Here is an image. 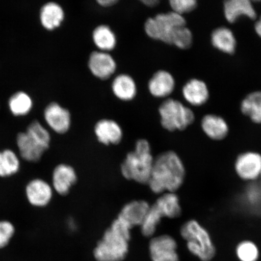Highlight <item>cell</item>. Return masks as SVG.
Listing matches in <instances>:
<instances>
[{
  "label": "cell",
  "mask_w": 261,
  "mask_h": 261,
  "mask_svg": "<svg viewBox=\"0 0 261 261\" xmlns=\"http://www.w3.org/2000/svg\"><path fill=\"white\" fill-rule=\"evenodd\" d=\"M185 176L181 159L175 152L166 151L154 159L148 185L155 194L175 193L184 185Z\"/></svg>",
  "instance_id": "6da1fadb"
},
{
  "label": "cell",
  "mask_w": 261,
  "mask_h": 261,
  "mask_svg": "<svg viewBox=\"0 0 261 261\" xmlns=\"http://www.w3.org/2000/svg\"><path fill=\"white\" fill-rule=\"evenodd\" d=\"M130 228L119 218L104 233L93 254L97 261H122L128 253Z\"/></svg>",
  "instance_id": "7a4b0ae2"
},
{
  "label": "cell",
  "mask_w": 261,
  "mask_h": 261,
  "mask_svg": "<svg viewBox=\"0 0 261 261\" xmlns=\"http://www.w3.org/2000/svg\"><path fill=\"white\" fill-rule=\"evenodd\" d=\"M154 159L151 146L145 139L136 142L135 151L128 153L121 166L124 177L141 184H148Z\"/></svg>",
  "instance_id": "3957f363"
},
{
  "label": "cell",
  "mask_w": 261,
  "mask_h": 261,
  "mask_svg": "<svg viewBox=\"0 0 261 261\" xmlns=\"http://www.w3.org/2000/svg\"><path fill=\"white\" fill-rule=\"evenodd\" d=\"M180 234L187 241L189 252L201 261H211L217 253L213 240L208 231L195 220L186 222L180 229Z\"/></svg>",
  "instance_id": "277c9868"
},
{
  "label": "cell",
  "mask_w": 261,
  "mask_h": 261,
  "mask_svg": "<svg viewBox=\"0 0 261 261\" xmlns=\"http://www.w3.org/2000/svg\"><path fill=\"white\" fill-rule=\"evenodd\" d=\"M182 212L179 198L175 193L166 192L159 198L152 205L141 226L143 236L151 237L161 223L162 218H176L180 216Z\"/></svg>",
  "instance_id": "5b68a950"
},
{
  "label": "cell",
  "mask_w": 261,
  "mask_h": 261,
  "mask_svg": "<svg viewBox=\"0 0 261 261\" xmlns=\"http://www.w3.org/2000/svg\"><path fill=\"white\" fill-rule=\"evenodd\" d=\"M187 26L184 16L173 11L161 13L145 22V31L152 40L171 45L173 34L178 28Z\"/></svg>",
  "instance_id": "8992f818"
},
{
  "label": "cell",
  "mask_w": 261,
  "mask_h": 261,
  "mask_svg": "<svg viewBox=\"0 0 261 261\" xmlns=\"http://www.w3.org/2000/svg\"><path fill=\"white\" fill-rule=\"evenodd\" d=\"M162 126L169 132L184 130L195 121V114L179 101L168 99L159 107Z\"/></svg>",
  "instance_id": "52a82bcc"
},
{
  "label": "cell",
  "mask_w": 261,
  "mask_h": 261,
  "mask_svg": "<svg viewBox=\"0 0 261 261\" xmlns=\"http://www.w3.org/2000/svg\"><path fill=\"white\" fill-rule=\"evenodd\" d=\"M234 169L238 177L242 180H256L260 176L261 154L256 151L241 153L234 162Z\"/></svg>",
  "instance_id": "ba28073f"
},
{
  "label": "cell",
  "mask_w": 261,
  "mask_h": 261,
  "mask_svg": "<svg viewBox=\"0 0 261 261\" xmlns=\"http://www.w3.org/2000/svg\"><path fill=\"white\" fill-rule=\"evenodd\" d=\"M54 192L51 184L39 178L32 179L25 188V197L29 203L38 208L46 207L50 203Z\"/></svg>",
  "instance_id": "9c48e42d"
},
{
  "label": "cell",
  "mask_w": 261,
  "mask_h": 261,
  "mask_svg": "<svg viewBox=\"0 0 261 261\" xmlns=\"http://www.w3.org/2000/svg\"><path fill=\"white\" fill-rule=\"evenodd\" d=\"M149 253L152 261H179L177 243L169 236L152 238L150 241Z\"/></svg>",
  "instance_id": "30bf717a"
},
{
  "label": "cell",
  "mask_w": 261,
  "mask_h": 261,
  "mask_svg": "<svg viewBox=\"0 0 261 261\" xmlns=\"http://www.w3.org/2000/svg\"><path fill=\"white\" fill-rule=\"evenodd\" d=\"M88 65L93 76L100 80L110 79L117 70L116 62L112 55L99 50L90 54Z\"/></svg>",
  "instance_id": "8fae6325"
},
{
  "label": "cell",
  "mask_w": 261,
  "mask_h": 261,
  "mask_svg": "<svg viewBox=\"0 0 261 261\" xmlns=\"http://www.w3.org/2000/svg\"><path fill=\"white\" fill-rule=\"evenodd\" d=\"M77 175L72 166L60 164L55 168L51 177V186L57 194L62 196L69 193L70 189L76 184Z\"/></svg>",
  "instance_id": "7c38bea8"
},
{
  "label": "cell",
  "mask_w": 261,
  "mask_h": 261,
  "mask_svg": "<svg viewBox=\"0 0 261 261\" xmlns=\"http://www.w3.org/2000/svg\"><path fill=\"white\" fill-rule=\"evenodd\" d=\"M44 117L50 128L58 134H64L71 126V115L68 110L57 103H51L45 110Z\"/></svg>",
  "instance_id": "4fadbf2b"
},
{
  "label": "cell",
  "mask_w": 261,
  "mask_h": 261,
  "mask_svg": "<svg viewBox=\"0 0 261 261\" xmlns=\"http://www.w3.org/2000/svg\"><path fill=\"white\" fill-rule=\"evenodd\" d=\"M150 205L143 200L133 201L122 208L118 217L130 229L135 226H142L149 210Z\"/></svg>",
  "instance_id": "5bb4252c"
},
{
  "label": "cell",
  "mask_w": 261,
  "mask_h": 261,
  "mask_svg": "<svg viewBox=\"0 0 261 261\" xmlns=\"http://www.w3.org/2000/svg\"><path fill=\"white\" fill-rule=\"evenodd\" d=\"M175 87L174 76L169 71L161 70L156 71L149 80L148 90L152 96L165 98L173 93Z\"/></svg>",
  "instance_id": "9a60e30c"
},
{
  "label": "cell",
  "mask_w": 261,
  "mask_h": 261,
  "mask_svg": "<svg viewBox=\"0 0 261 261\" xmlns=\"http://www.w3.org/2000/svg\"><path fill=\"white\" fill-rule=\"evenodd\" d=\"M19 156L24 161L31 163L40 161L44 152L46 151L34 139L26 132L18 134L16 138Z\"/></svg>",
  "instance_id": "2e32d148"
},
{
  "label": "cell",
  "mask_w": 261,
  "mask_h": 261,
  "mask_svg": "<svg viewBox=\"0 0 261 261\" xmlns=\"http://www.w3.org/2000/svg\"><path fill=\"white\" fill-rule=\"evenodd\" d=\"M94 133L98 140L106 145L119 144L123 138L121 127L111 119H105L98 121L94 126Z\"/></svg>",
  "instance_id": "e0dca14e"
},
{
  "label": "cell",
  "mask_w": 261,
  "mask_h": 261,
  "mask_svg": "<svg viewBox=\"0 0 261 261\" xmlns=\"http://www.w3.org/2000/svg\"><path fill=\"white\" fill-rule=\"evenodd\" d=\"M201 126L205 135L215 141L226 139L229 133V127L226 120L216 114L204 116L201 120Z\"/></svg>",
  "instance_id": "ac0fdd59"
},
{
  "label": "cell",
  "mask_w": 261,
  "mask_h": 261,
  "mask_svg": "<svg viewBox=\"0 0 261 261\" xmlns=\"http://www.w3.org/2000/svg\"><path fill=\"white\" fill-rule=\"evenodd\" d=\"M224 14L230 23H234L241 16L250 19L256 18V12L249 0H228L224 3Z\"/></svg>",
  "instance_id": "d6986e66"
},
{
  "label": "cell",
  "mask_w": 261,
  "mask_h": 261,
  "mask_svg": "<svg viewBox=\"0 0 261 261\" xmlns=\"http://www.w3.org/2000/svg\"><path fill=\"white\" fill-rule=\"evenodd\" d=\"M182 96L191 106L200 107L207 102L210 91L204 81L192 79L185 84L182 89Z\"/></svg>",
  "instance_id": "ffe728a7"
},
{
  "label": "cell",
  "mask_w": 261,
  "mask_h": 261,
  "mask_svg": "<svg viewBox=\"0 0 261 261\" xmlns=\"http://www.w3.org/2000/svg\"><path fill=\"white\" fill-rule=\"evenodd\" d=\"M112 89L114 95L124 102L133 100L138 93L135 80L127 74H120L114 77Z\"/></svg>",
  "instance_id": "44dd1931"
},
{
  "label": "cell",
  "mask_w": 261,
  "mask_h": 261,
  "mask_svg": "<svg viewBox=\"0 0 261 261\" xmlns=\"http://www.w3.org/2000/svg\"><path fill=\"white\" fill-rule=\"evenodd\" d=\"M211 43L224 54L233 55L237 48V40L233 33L226 27L218 28L212 32Z\"/></svg>",
  "instance_id": "7402d4cb"
},
{
  "label": "cell",
  "mask_w": 261,
  "mask_h": 261,
  "mask_svg": "<svg viewBox=\"0 0 261 261\" xmlns=\"http://www.w3.org/2000/svg\"><path fill=\"white\" fill-rule=\"evenodd\" d=\"M92 39L94 45L99 51L109 53L116 47V34L109 25L101 24L97 26L93 32Z\"/></svg>",
  "instance_id": "603a6c76"
},
{
  "label": "cell",
  "mask_w": 261,
  "mask_h": 261,
  "mask_svg": "<svg viewBox=\"0 0 261 261\" xmlns=\"http://www.w3.org/2000/svg\"><path fill=\"white\" fill-rule=\"evenodd\" d=\"M42 25L48 30L59 27L63 21L64 12L61 6L55 3H48L41 9L40 14Z\"/></svg>",
  "instance_id": "cb8c5ba5"
},
{
  "label": "cell",
  "mask_w": 261,
  "mask_h": 261,
  "mask_svg": "<svg viewBox=\"0 0 261 261\" xmlns=\"http://www.w3.org/2000/svg\"><path fill=\"white\" fill-rule=\"evenodd\" d=\"M241 110L253 122L261 124V91L248 94L241 102Z\"/></svg>",
  "instance_id": "d4e9b609"
},
{
  "label": "cell",
  "mask_w": 261,
  "mask_h": 261,
  "mask_svg": "<svg viewBox=\"0 0 261 261\" xmlns=\"http://www.w3.org/2000/svg\"><path fill=\"white\" fill-rule=\"evenodd\" d=\"M21 167L19 156L12 149L0 151V177H12L19 172Z\"/></svg>",
  "instance_id": "484cf974"
},
{
  "label": "cell",
  "mask_w": 261,
  "mask_h": 261,
  "mask_svg": "<svg viewBox=\"0 0 261 261\" xmlns=\"http://www.w3.org/2000/svg\"><path fill=\"white\" fill-rule=\"evenodd\" d=\"M236 253L237 259L240 261H257L260 257L258 246L251 240H243L238 243Z\"/></svg>",
  "instance_id": "4316f807"
},
{
  "label": "cell",
  "mask_w": 261,
  "mask_h": 261,
  "mask_svg": "<svg viewBox=\"0 0 261 261\" xmlns=\"http://www.w3.org/2000/svg\"><path fill=\"white\" fill-rule=\"evenodd\" d=\"M32 107L31 97L24 92H18L9 100V108L16 116H24L30 112Z\"/></svg>",
  "instance_id": "83f0119b"
},
{
  "label": "cell",
  "mask_w": 261,
  "mask_h": 261,
  "mask_svg": "<svg viewBox=\"0 0 261 261\" xmlns=\"http://www.w3.org/2000/svg\"><path fill=\"white\" fill-rule=\"evenodd\" d=\"M26 133L46 151L49 148L51 141L50 133L40 122H33L29 125Z\"/></svg>",
  "instance_id": "f1b7e54d"
},
{
  "label": "cell",
  "mask_w": 261,
  "mask_h": 261,
  "mask_svg": "<svg viewBox=\"0 0 261 261\" xmlns=\"http://www.w3.org/2000/svg\"><path fill=\"white\" fill-rule=\"evenodd\" d=\"M193 44V35L190 29L184 26L176 29L172 35L171 45L182 50L190 48Z\"/></svg>",
  "instance_id": "f546056e"
},
{
  "label": "cell",
  "mask_w": 261,
  "mask_h": 261,
  "mask_svg": "<svg viewBox=\"0 0 261 261\" xmlns=\"http://www.w3.org/2000/svg\"><path fill=\"white\" fill-rule=\"evenodd\" d=\"M15 233V227L11 221L0 220V249L8 246Z\"/></svg>",
  "instance_id": "4dcf8cb0"
},
{
  "label": "cell",
  "mask_w": 261,
  "mask_h": 261,
  "mask_svg": "<svg viewBox=\"0 0 261 261\" xmlns=\"http://www.w3.org/2000/svg\"><path fill=\"white\" fill-rule=\"evenodd\" d=\"M169 3L172 11L182 16L194 11L198 6L195 0H171Z\"/></svg>",
  "instance_id": "1f68e13d"
},
{
  "label": "cell",
  "mask_w": 261,
  "mask_h": 261,
  "mask_svg": "<svg viewBox=\"0 0 261 261\" xmlns=\"http://www.w3.org/2000/svg\"><path fill=\"white\" fill-rule=\"evenodd\" d=\"M118 2V0H98L97 1V4L104 8L113 7Z\"/></svg>",
  "instance_id": "d6a6232c"
},
{
  "label": "cell",
  "mask_w": 261,
  "mask_h": 261,
  "mask_svg": "<svg viewBox=\"0 0 261 261\" xmlns=\"http://www.w3.org/2000/svg\"><path fill=\"white\" fill-rule=\"evenodd\" d=\"M141 2L148 8H154L160 4V2L158 0H142Z\"/></svg>",
  "instance_id": "836d02e7"
},
{
  "label": "cell",
  "mask_w": 261,
  "mask_h": 261,
  "mask_svg": "<svg viewBox=\"0 0 261 261\" xmlns=\"http://www.w3.org/2000/svg\"><path fill=\"white\" fill-rule=\"evenodd\" d=\"M254 31H255L256 34L261 38V16L259 20H257L255 24H254Z\"/></svg>",
  "instance_id": "e575fe53"
},
{
  "label": "cell",
  "mask_w": 261,
  "mask_h": 261,
  "mask_svg": "<svg viewBox=\"0 0 261 261\" xmlns=\"http://www.w3.org/2000/svg\"><path fill=\"white\" fill-rule=\"evenodd\" d=\"M260 177H261V172H260Z\"/></svg>",
  "instance_id": "d590c367"
}]
</instances>
